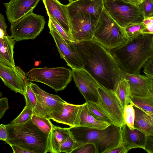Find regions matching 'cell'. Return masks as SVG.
<instances>
[{
	"label": "cell",
	"instance_id": "cell-1",
	"mask_svg": "<svg viewBox=\"0 0 153 153\" xmlns=\"http://www.w3.org/2000/svg\"><path fill=\"white\" fill-rule=\"evenodd\" d=\"M76 45L83 68L101 86L114 91L122 77L119 65L109 50L93 39L78 42Z\"/></svg>",
	"mask_w": 153,
	"mask_h": 153
},
{
	"label": "cell",
	"instance_id": "cell-2",
	"mask_svg": "<svg viewBox=\"0 0 153 153\" xmlns=\"http://www.w3.org/2000/svg\"><path fill=\"white\" fill-rule=\"evenodd\" d=\"M108 50L121 70L128 74H140L146 62L153 57V35L143 34Z\"/></svg>",
	"mask_w": 153,
	"mask_h": 153
},
{
	"label": "cell",
	"instance_id": "cell-3",
	"mask_svg": "<svg viewBox=\"0 0 153 153\" xmlns=\"http://www.w3.org/2000/svg\"><path fill=\"white\" fill-rule=\"evenodd\" d=\"M8 136L5 141L31 153L49 152V134L42 132L31 119L22 123L6 125Z\"/></svg>",
	"mask_w": 153,
	"mask_h": 153
},
{
	"label": "cell",
	"instance_id": "cell-4",
	"mask_svg": "<svg viewBox=\"0 0 153 153\" xmlns=\"http://www.w3.org/2000/svg\"><path fill=\"white\" fill-rule=\"evenodd\" d=\"M69 128L75 141L74 149L83 144L91 143L95 145L97 153H106L122 144L121 127L113 124L103 129L83 127Z\"/></svg>",
	"mask_w": 153,
	"mask_h": 153
},
{
	"label": "cell",
	"instance_id": "cell-5",
	"mask_svg": "<svg viewBox=\"0 0 153 153\" xmlns=\"http://www.w3.org/2000/svg\"><path fill=\"white\" fill-rule=\"evenodd\" d=\"M93 39L108 50L122 45L129 41L124 28L120 26L104 8L98 19Z\"/></svg>",
	"mask_w": 153,
	"mask_h": 153
},
{
	"label": "cell",
	"instance_id": "cell-6",
	"mask_svg": "<svg viewBox=\"0 0 153 153\" xmlns=\"http://www.w3.org/2000/svg\"><path fill=\"white\" fill-rule=\"evenodd\" d=\"M26 75L29 81L44 84L56 92L64 89L72 77V70L63 67L33 68Z\"/></svg>",
	"mask_w": 153,
	"mask_h": 153
},
{
	"label": "cell",
	"instance_id": "cell-7",
	"mask_svg": "<svg viewBox=\"0 0 153 153\" xmlns=\"http://www.w3.org/2000/svg\"><path fill=\"white\" fill-rule=\"evenodd\" d=\"M104 8L121 27L142 22L144 18L138 5L123 0H103Z\"/></svg>",
	"mask_w": 153,
	"mask_h": 153
},
{
	"label": "cell",
	"instance_id": "cell-8",
	"mask_svg": "<svg viewBox=\"0 0 153 153\" xmlns=\"http://www.w3.org/2000/svg\"><path fill=\"white\" fill-rule=\"evenodd\" d=\"M45 23L43 16L33 12L11 24V36L15 42L33 39L42 30Z\"/></svg>",
	"mask_w": 153,
	"mask_h": 153
},
{
	"label": "cell",
	"instance_id": "cell-9",
	"mask_svg": "<svg viewBox=\"0 0 153 153\" xmlns=\"http://www.w3.org/2000/svg\"><path fill=\"white\" fill-rule=\"evenodd\" d=\"M69 17L71 33L76 43L93 39L98 19L84 12Z\"/></svg>",
	"mask_w": 153,
	"mask_h": 153
},
{
	"label": "cell",
	"instance_id": "cell-10",
	"mask_svg": "<svg viewBox=\"0 0 153 153\" xmlns=\"http://www.w3.org/2000/svg\"><path fill=\"white\" fill-rule=\"evenodd\" d=\"M49 32L56 43L61 57L63 59L71 69L83 68V63L76 43L68 42L59 33L49 19Z\"/></svg>",
	"mask_w": 153,
	"mask_h": 153
},
{
	"label": "cell",
	"instance_id": "cell-11",
	"mask_svg": "<svg viewBox=\"0 0 153 153\" xmlns=\"http://www.w3.org/2000/svg\"><path fill=\"white\" fill-rule=\"evenodd\" d=\"M31 86L36 97L33 114L48 118L53 113H59L66 102L59 96L48 93L40 88L36 84L31 82Z\"/></svg>",
	"mask_w": 153,
	"mask_h": 153
},
{
	"label": "cell",
	"instance_id": "cell-12",
	"mask_svg": "<svg viewBox=\"0 0 153 153\" xmlns=\"http://www.w3.org/2000/svg\"><path fill=\"white\" fill-rule=\"evenodd\" d=\"M97 103L108 114L114 125L122 127L125 123L123 109L114 91L106 89L100 85Z\"/></svg>",
	"mask_w": 153,
	"mask_h": 153
},
{
	"label": "cell",
	"instance_id": "cell-13",
	"mask_svg": "<svg viewBox=\"0 0 153 153\" xmlns=\"http://www.w3.org/2000/svg\"><path fill=\"white\" fill-rule=\"evenodd\" d=\"M72 77L76 86L86 101L97 102L99 97L98 90L100 84L83 68L72 69Z\"/></svg>",
	"mask_w": 153,
	"mask_h": 153
},
{
	"label": "cell",
	"instance_id": "cell-14",
	"mask_svg": "<svg viewBox=\"0 0 153 153\" xmlns=\"http://www.w3.org/2000/svg\"><path fill=\"white\" fill-rule=\"evenodd\" d=\"M0 77L11 90L24 95L28 80L26 74L20 67H10L0 63Z\"/></svg>",
	"mask_w": 153,
	"mask_h": 153
},
{
	"label": "cell",
	"instance_id": "cell-15",
	"mask_svg": "<svg viewBox=\"0 0 153 153\" xmlns=\"http://www.w3.org/2000/svg\"><path fill=\"white\" fill-rule=\"evenodd\" d=\"M41 0H10L4 3L8 21L11 24L33 12Z\"/></svg>",
	"mask_w": 153,
	"mask_h": 153
},
{
	"label": "cell",
	"instance_id": "cell-16",
	"mask_svg": "<svg viewBox=\"0 0 153 153\" xmlns=\"http://www.w3.org/2000/svg\"><path fill=\"white\" fill-rule=\"evenodd\" d=\"M42 0L49 18H52L61 26L75 42L71 33L67 4H62L58 0Z\"/></svg>",
	"mask_w": 153,
	"mask_h": 153
},
{
	"label": "cell",
	"instance_id": "cell-17",
	"mask_svg": "<svg viewBox=\"0 0 153 153\" xmlns=\"http://www.w3.org/2000/svg\"><path fill=\"white\" fill-rule=\"evenodd\" d=\"M122 78L126 79L130 87L131 96L146 97L150 95L153 86V80L146 76L140 74H132L120 70Z\"/></svg>",
	"mask_w": 153,
	"mask_h": 153
},
{
	"label": "cell",
	"instance_id": "cell-18",
	"mask_svg": "<svg viewBox=\"0 0 153 153\" xmlns=\"http://www.w3.org/2000/svg\"><path fill=\"white\" fill-rule=\"evenodd\" d=\"M83 105L84 104L74 105L66 102L60 113H53L49 116L48 119L68 125L71 127H79L80 113Z\"/></svg>",
	"mask_w": 153,
	"mask_h": 153
},
{
	"label": "cell",
	"instance_id": "cell-19",
	"mask_svg": "<svg viewBox=\"0 0 153 153\" xmlns=\"http://www.w3.org/2000/svg\"><path fill=\"white\" fill-rule=\"evenodd\" d=\"M69 17L80 12L87 13L98 19L104 9L103 0H78L67 4Z\"/></svg>",
	"mask_w": 153,
	"mask_h": 153
},
{
	"label": "cell",
	"instance_id": "cell-20",
	"mask_svg": "<svg viewBox=\"0 0 153 153\" xmlns=\"http://www.w3.org/2000/svg\"><path fill=\"white\" fill-rule=\"evenodd\" d=\"M121 130L122 144L127 152L132 149H145L148 135L144 132L136 128L131 130L126 123L122 126Z\"/></svg>",
	"mask_w": 153,
	"mask_h": 153
},
{
	"label": "cell",
	"instance_id": "cell-21",
	"mask_svg": "<svg viewBox=\"0 0 153 153\" xmlns=\"http://www.w3.org/2000/svg\"><path fill=\"white\" fill-rule=\"evenodd\" d=\"M15 42L11 36L0 38V63L10 67L16 66L13 57Z\"/></svg>",
	"mask_w": 153,
	"mask_h": 153
},
{
	"label": "cell",
	"instance_id": "cell-22",
	"mask_svg": "<svg viewBox=\"0 0 153 153\" xmlns=\"http://www.w3.org/2000/svg\"><path fill=\"white\" fill-rule=\"evenodd\" d=\"M70 134L69 128H63L53 125L49 134V152L59 153L60 145Z\"/></svg>",
	"mask_w": 153,
	"mask_h": 153
},
{
	"label": "cell",
	"instance_id": "cell-23",
	"mask_svg": "<svg viewBox=\"0 0 153 153\" xmlns=\"http://www.w3.org/2000/svg\"><path fill=\"white\" fill-rule=\"evenodd\" d=\"M111 125L108 123L95 119L90 113L86 103H84L80 113L79 127L103 129Z\"/></svg>",
	"mask_w": 153,
	"mask_h": 153
},
{
	"label": "cell",
	"instance_id": "cell-24",
	"mask_svg": "<svg viewBox=\"0 0 153 153\" xmlns=\"http://www.w3.org/2000/svg\"><path fill=\"white\" fill-rule=\"evenodd\" d=\"M124 110L125 106L131 102L130 87L128 81L122 78L114 91Z\"/></svg>",
	"mask_w": 153,
	"mask_h": 153
},
{
	"label": "cell",
	"instance_id": "cell-25",
	"mask_svg": "<svg viewBox=\"0 0 153 153\" xmlns=\"http://www.w3.org/2000/svg\"><path fill=\"white\" fill-rule=\"evenodd\" d=\"M135 116L134 127L144 132L148 136L153 135V125L144 117L143 111L140 108L134 106Z\"/></svg>",
	"mask_w": 153,
	"mask_h": 153
},
{
	"label": "cell",
	"instance_id": "cell-26",
	"mask_svg": "<svg viewBox=\"0 0 153 153\" xmlns=\"http://www.w3.org/2000/svg\"><path fill=\"white\" fill-rule=\"evenodd\" d=\"M85 103L90 113L95 119L114 125L110 117L97 103L90 101H85Z\"/></svg>",
	"mask_w": 153,
	"mask_h": 153
},
{
	"label": "cell",
	"instance_id": "cell-27",
	"mask_svg": "<svg viewBox=\"0 0 153 153\" xmlns=\"http://www.w3.org/2000/svg\"><path fill=\"white\" fill-rule=\"evenodd\" d=\"M131 99L134 106L144 111L153 113V97L151 96L146 97L131 96Z\"/></svg>",
	"mask_w": 153,
	"mask_h": 153
},
{
	"label": "cell",
	"instance_id": "cell-28",
	"mask_svg": "<svg viewBox=\"0 0 153 153\" xmlns=\"http://www.w3.org/2000/svg\"><path fill=\"white\" fill-rule=\"evenodd\" d=\"M31 120L33 123L42 132L48 134H50L53 126L50 119L33 114Z\"/></svg>",
	"mask_w": 153,
	"mask_h": 153
},
{
	"label": "cell",
	"instance_id": "cell-29",
	"mask_svg": "<svg viewBox=\"0 0 153 153\" xmlns=\"http://www.w3.org/2000/svg\"><path fill=\"white\" fill-rule=\"evenodd\" d=\"M144 27L141 22L130 24L124 28L129 40H131L143 35L142 31Z\"/></svg>",
	"mask_w": 153,
	"mask_h": 153
},
{
	"label": "cell",
	"instance_id": "cell-30",
	"mask_svg": "<svg viewBox=\"0 0 153 153\" xmlns=\"http://www.w3.org/2000/svg\"><path fill=\"white\" fill-rule=\"evenodd\" d=\"M135 116L134 105L131 102L125 106L123 110V117L125 123L131 130L135 128L134 124Z\"/></svg>",
	"mask_w": 153,
	"mask_h": 153
},
{
	"label": "cell",
	"instance_id": "cell-31",
	"mask_svg": "<svg viewBox=\"0 0 153 153\" xmlns=\"http://www.w3.org/2000/svg\"><path fill=\"white\" fill-rule=\"evenodd\" d=\"M31 82L29 80L27 82L26 88L24 94L26 102L25 106L33 109L36 102V97L31 86Z\"/></svg>",
	"mask_w": 153,
	"mask_h": 153
},
{
	"label": "cell",
	"instance_id": "cell-32",
	"mask_svg": "<svg viewBox=\"0 0 153 153\" xmlns=\"http://www.w3.org/2000/svg\"><path fill=\"white\" fill-rule=\"evenodd\" d=\"M33 114V109L25 106L21 113L10 124H16L25 122L31 119Z\"/></svg>",
	"mask_w": 153,
	"mask_h": 153
},
{
	"label": "cell",
	"instance_id": "cell-33",
	"mask_svg": "<svg viewBox=\"0 0 153 153\" xmlns=\"http://www.w3.org/2000/svg\"><path fill=\"white\" fill-rule=\"evenodd\" d=\"M138 6L144 19L153 16V0H143Z\"/></svg>",
	"mask_w": 153,
	"mask_h": 153
},
{
	"label": "cell",
	"instance_id": "cell-34",
	"mask_svg": "<svg viewBox=\"0 0 153 153\" xmlns=\"http://www.w3.org/2000/svg\"><path fill=\"white\" fill-rule=\"evenodd\" d=\"M74 140L70 132L69 136L60 145L59 150V153H72L74 149Z\"/></svg>",
	"mask_w": 153,
	"mask_h": 153
},
{
	"label": "cell",
	"instance_id": "cell-35",
	"mask_svg": "<svg viewBox=\"0 0 153 153\" xmlns=\"http://www.w3.org/2000/svg\"><path fill=\"white\" fill-rule=\"evenodd\" d=\"M73 153H97L95 145L91 143L83 144L74 149Z\"/></svg>",
	"mask_w": 153,
	"mask_h": 153
},
{
	"label": "cell",
	"instance_id": "cell-36",
	"mask_svg": "<svg viewBox=\"0 0 153 153\" xmlns=\"http://www.w3.org/2000/svg\"><path fill=\"white\" fill-rule=\"evenodd\" d=\"M142 22L145 27L142 31V34L153 35V16L144 19Z\"/></svg>",
	"mask_w": 153,
	"mask_h": 153
},
{
	"label": "cell",
	"instance_id": "cell-37",
	"mask_svg": "<svg viewBox=\"0 0 153 153\" xmlns=\"http://www.w3.org/2000/svg\"><path fill=\"white\" fill-rule=\"evenodd\" d=\"M49 19L51 20L58 32L67 41L75 43L68 35L61 26L56 22L52 18H49Z\"/></svg>",
	"mask_w": 153,
	"mask_h": 153
},
{
	"label": "cell",
	"instance_id": "cell-38",
	"mask_svg": "<svg viewBox=\"0 0 153 153\" xmlns=\"http://www.w3.org/2000/svg\"><path fill=\"white\" fill-rule=\"evenodd\" d=\"M143 68L146 75L153 80V57L146 62Z\"/></svg>",
	"mask_w": 153,
	"mask_h": 153
},
{
	"label": "cell",
	"instance_id": "cell-39",
	"mask_svg": "<svg viewBox=\"0 0 153 153\" xmlns=\"http://www.w3.org/2000/svg\"><path fill=\"white\" fill-rule=\"evenodd\" d=\"M8 99L6 97L1 98L0 100V119L4 116L6 111L8 108Z\"/></svg>",
	"mask_w": 153,
	"mask_h": 153
},
{
	"label": "cell",
	"instance_id": "cell-40",
	"mask_svg": "<svg viewBox=\"0 0 153 153\" xmlns=\"http://www.w3.org/2000/svg\"><path fill=\"white\" fill-rule=\"evenodd\" d=\"M148 153H153V135H148L144 149Z\"/></svg>",
	"mask_w": 153,
	"mask_h": 153
},
{
	"label": "cell",
	"instance_id": "cell-41",
	"mask_svg": "<svg viewBox=\"0 0 153 153\" xmlns=\"http://www.w3.org/2000/svg\"><path fill=\"white\" fill-rule=\"evenodd\" d=\"M8 136V131L6 125L0 124V140L5 141L7 139Z\"/></svg>",
	"mask_w": 153,
	"mask_h": 153
},
{
	"label": "cell",
	"instance_id": "cell-42",
	"mask_svg": "<svg viewBox=\"0 0 153 153\" xmlns=\"http://www.w3.org/2000/svg\"><path fill=\"white\" fill-rule=\"evenodd\" d=\"M124 147L121 144L108 150L106 153H127Z\"/></svg>",
	"mask_w": 153,
	"mask_h": 153
},
{
	"label": "cell",
	"instance_id": "cell-43",
	"mask_svg": "<svg viewBox=\"0 0 153 153\" xmlns=\"http://www.w3.org/2000/svg\"><path fill=\"white\" fill-rule=\"evenodd\" d=\"M7 25L5 22L4 16L1 13L0 14V30L3 31L6 36L7 35Z\"/></svg>",
	"mask_w": 153,
	"mask_h": 153
},
{
	"label": "cell",
	"instance_id": "cell-44",
	"mask_svg": "<svg viewBox=\"0 0 153 153\" xmlns=\"http://www.w3.org/2000/svg\"><path fill=\"white\" fill-rule=\"evenodd\" d=\"M12 148L14 153H31L30 152L20 147L13 145H10Z\"/></svg>",
	"mask_w": 153,
	"mask_h": 153
},
{
	"label": "cell",
	"instance_id": "cell-45",
	"mask_svg": "<svg viewBox=\"0 0 153 153\" xmlns=\"http://www.w3.org/2000/svg\"><path fill=\"white\" fill-rule=\"evenodd\" d=\"M143 111V114L144 117L150 123L153 125V117L150 116Z\"/></svg>",
	"mask_w": 153,
	"mask_h": 153
},
{
	"label": "cell",
	"instance_id": "cell-46",
	"mask_svg": "<svg viewBox=\"0 0 153 153\" xmlns=\"http://www.w3.org/2000/svg\"><path fill=\"white\" fill-rule=\"evenodd\" d=\"M143 0H126L127 2L133 4L138 5L142 3Z\"/></svg>",
	"mask_w": 153,
	"mask_h": 153
},
{
	"label": "cell",
	"instance_id": "cell-47",
	"mask_svg": "<svg viewBox=\"0 0 153 153\" xmlns=\"http://www.w3.org/2000/svg\"><path fill=\"white\" fill-rule=\"evenodd\" d=\"M150 95L153 97V86L152 89L150 91Z\"/></svg>",
	"mask_w": 153,
	"mask_h": 153
},
{
	"label": "cell",
	"instance_id": "cell-48",
	"mask_svg": "<svg viewBox=\"0 0 153 153\" xmlns=\"http://www.w3.org/2000/svg\"><path fill=\"white\" fill-rule=\"evenodd\" d=\"M146 113L151 116V117H153V113L148 112L147 111H145Z\"/></svg>",
	"mask_w": 153,
	"mask_h": 153
},
{
	"label": "cell",
	"instance_id": "cell-49",
	"mask_svg": "<svg viewBox=\"0 0 153 153\" xmlns=\"http://www.w3.org/2000/svg\"><path fill=\"white\" fill-rule=\"evenodd\" d=\"M69 2V3H72L77 1L78 0H68Z\"/></svg>",
	"mask_w": 153,
	"mask_h": 153
},
{
	"label": "cell",
	"instance_id": "cell-50",
	"mask_svg": "<svg viewBox=\"0 0 153 153\" xmlns=\"http://www.w3.org/2000/svg\"><path fill=\"white\" fill-rule=\"evenodd\" d=\"M124 0V1H126V0Z\"/></svg>",
	"mask_w": 153,
	"mask_h": 153
},
{
	"label": "cell",
	"instance_id": "cell-51",
	"mask_svg": "<svg viewBox=\"0 0 153 153\" xmlns=\"http://www.w3.org/2000/svg\"></svg>",
	"mask_w": 153,
	"mask_h": 153
}]
</instances>
